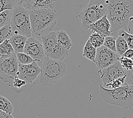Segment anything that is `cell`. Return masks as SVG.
I'll list each match as a JSON object with an SVG mask.
<instances>
[{
    "label": "cell",
    "instance_id": "obj_1",
    "mask_svg": "<svg viewBox=\"0 0 133 118\" xmlns=\"http://www.w3.org/2000/svg\"><path fill=\"white\" fill-rule=\"evenodd\" d=\"M107 17L111 26L112 33L128 30L129 21L133 17V1L111 0L107 1Z\"/></svg>",
    "mask_w": 133,
    "mask_h": 118
},
{
    "label": "cell",
    "instance_id": "obj_2",
    "mask_svg": "<svg viewBox=\"0 0 133 118\" xmlns=\"http://www.w3.org/2000/svg\"><path fill=\"white\" fill-rule=\"evenodd\" d=\"M32 33L42 36L51 33L57 23L58 14L54 9H43L30 12Z\"/></svg>",
    "mask_w": 133,
    "mask_h": 118
},
{
    "label": "cell",
    "instance_id": "obj_3",
    "mask_svg": "<svg viewBox=\"0 0 133 118\" xmlns=\"http://www.w3.org/2000/svg\"><path fill=\"white\" fill-rule=\"evenodd\" d=\"M100 94L107 103L125 109L133 107V85H123L115 89H107L100 84Z\"/></svg>",
    "mask_w": 133,
    "mask_h": 118
},
{
    "label": "cell",
    "instance_id": "obj_4",
    "mask_svg": "<svg viewBox=\"0 0 133 118\" xmlns=\"http://www.w3.org/2000/svg\"><path fill=\"white\" fill-rule=\"evenodd\" d=\"M41 69L40 83L44 86H50L66 74L67 65L64 61L46 57L44 60Z\"/></svg>",
    "mask_w": 133,
    "mask_h": 118
},
{
    "label": "cell",
    "instance_id": "obj_5",
    "mask_svg": "<svg viewBox=\"0 0 133 118\" xmlns=\"http://www.w3.org/2000/svg\"><path fill=\"white\" fill-rule=\"evenodd\" d=\"M107 1L91 0L79 13L78 17L81 20L82 27L89 30L91 25L107 15Z\"/></svg>",
    "mask_w": 133,
    "mask_h": 118
},
{
    "label": "cell",
    "instance_id": "obj_6",
    "mask_svg": "<svg viewBox=\"0 0 133 118\" xmlns=\"http://www.w3.org/2000/svg\"><path fill=\"white\" fill-rule=\"evenodd\" d=\"M10 26L12 35H21L27 38L31 37L30 12L19 5L15 6L11 10Z\"/></svg>",
    "mask_w": 133,
    "mask_h": 118
},
{
    "label": "cell",
    "instance_id": "obj_7",
    "mask_svg": "<svg viewBox=\"0 0 133 118\" xmlns=\"http://www.w3.org/2000/svg\"><path fill=\"white\" fill-rule=\"evenodd\" d=\"M45 55L47 57L63 61L69 55V51L65 49L58 41L57 32H51L41 36Z\"/></svg>",
    "mask_w": 133,
    "mask_h": 118
},
{
    "label": "cell",
    "instance_id": "obj_8",
    "mask_svg": "<svg viewBox=\"0 0 133 118\" xmlns=\"http://www.w3.org/2000/svg\"><path fill=\"white\" fill-rule=\"evenodd\" d=\"M19 63L16 53L0 58V79L9 87H13V82L17 77Z\"/></svg>",
    "mask_w": 133,
    "mask_h": 118
},
{
    "label": "cell",
    "instance_id": "obj_9",
    "mask_svg": "<svg viewBox=\"0 0 133 118\" xmlns=\"http://www.w3.org/2000/svg\"><path fill=\"white\" fill-rule=\"evenodd\" d=\"M119 57L121 56L116 52L103 46L96 49V55L94 62L99 70H101L118 61Z\"/></svg>",
    "mask_w": 133,
    "mask_h": 118
},
{
    "label": "cell",
    "instance_id": "obj_10",
    "mask_svg": "<svg viewBox=\"0 0 133 118\" xmlns=\"http://www.w3.org/2000/svg\"><path fill=\"white\" fill-rule=\"evenodd\" d=\"M98 73L100 75V78L104 86L126 74L125 70L118 61L105 69L99 70Z\"/></svg>",
    "mask_w": 133,
    "mask_h": 118
},
{
    "label": "cell",
    "instance_id": "obj_11",
    "mask_svg": "<svg viewBox=\"0 0 133 118\" xmlns=\"http://www.w3.org/2000/svg\"><path fill=\"white\" fill-rule=\"evenodd\" d=\"M41 68L38 65L36 61L28 65H22L19 64L17 77L26 81L27 84H31L37 79L41 73Z\"/></svg>",
    "mask_w": 133,
    "mask_h": 118
},
{
    "label": "cell",
    "instance_id": "obj_12",
    "mask_svg": "<svg viewBox=\"0 0 133 118\" xmlns=\"http://www.w3.org/2000/svg\"><path fill=\"white\" fill-rule=\"evenodd\" d=\"M24 53L27 54L34 61H40L45 56L43 44L34 37L28 38L24 47Z\"/></svg>",
    "mask_w": 133,
    "mask_h": 118
},
{
    "label": "cell",
    "instance_id": "obj_13",
    "mask_svg": "<svg viewBox=\"0 0 133 118\" xmlns=\"http://www.w3.org/2000/svg\"><path fill=\"white\" fill-rule=\"evenodd\" d=\"M55 2L52 0H25L19 1L18 5L30 12L43 9H53Z\"/></svg>",
    "mask_w": 133,
    "mask_h": 118
},
{
    "label": "cell",
    "instance_id": "obj_14",
    "mask_svg": "<svg viewBox=\"0 0 133 118\" xmlns=\"http://www.w3.org/2000/svg\"><path fill=\"white\" fill-rule=\"evenodd\" d=\"M111 26L108 20L107 15L101 18L100 20L96 22L95 23L91 24L90 26L89 30L93 33H96L106 38L112 35V32L110 31Z\"/></svg>",
    "mask_w": 133,
    "mask_h": 118
},
{
    "label": "cell",
    "instance_id": "obj_15",
    "mask_svg": "<svg viewBox=\"0 0 133 118\" xmlns=\"http://www.w3.org/2000/svg\"><path fill=\"white\" fill-rule=\"evenodd\" d=\"M28 38L21 35L14 34L10 38L9 41L15 53H23L24 47Z\"/></svg>",
    "mask_w": 133,
    "mask_h": 118
},
{
    "label": "cell",
    "instance_id": "obj_16",
    "mask_svg": "<svg viewBox=\"0 0 133 118\" xmlns=\"http://www.w3.org/2000/svg\"><path fill=\"white\" fill-rule=\"evenodd\" d=\"M58 41L61 46L69 51L72 47V41L65 31L60 30L57 32Z\"/></svg>",
    "mask_w": 133,
    "mask_h": 118
},
{
    "label": "cell",
    "instance_id": "obj_17",
    "mask_svg": "<svg viewBox=\"0 0 133 118\" xmlns=\"http://www.w3.org/2000/svg\"><path fill=\"white\" fill-rule=\"evenodd\" d=\"M96 55V49L91 44L89 40H87L83 48V56L89 60L94 61Z\"/></svg>",
    "mask_w": 133,
    "mask_h": 118
},
{
    "label": "cell",
    "instance_id": "obj_18",
    "mask_svg": "<svg viewBox=\"0 0 133 118\" xmlns=\"http://www.w3.org/2000/svg\"><path fill=\"white\" fill-rule=\"evenodd\" d=\"M116 53L119 56H122L123 54L129 49L127 41L121 36H118L116 38Z\"/></svg>",
    "mask_w": 133,
    "mask_h": 118
},
{
    "label": "cell",
    "instance_id": "obj_19",
    "mask_svg": "<svg viewBox=\"0 0 133 118\" xmlns=\"http://www.w3.org/2000/svg\"><path fill=\"white\" fill-rule=\"evenodd\" d=\"M15 51L9 39H6L0 44V58L15 53Z\"/></svg>",
    "mask_w": 133,
    "mask_h": 118
},
{
    "label": "cell",
    "instance_id": "obj_20",
    "mask_svg": "<svg viewBox=\"0 0 133 118\" xmlns=\"http://www.w3.org/2000/svg\"><path fill=\"white\" fill-rule=\"evenodd\" d=\"M88 40L92 46L97 49L104 45L105 38L96 33H92L90 36Z\"/></svg>",
    "mask_w": 133,
    "mask_h": 118
},
{
    "label": "cell",
    "instance_id": "obj_21",
    "mask_svg": "<svg viewBox=\"0 0 133 118\" xmlns=\"http://www.w3.org/2000/svg\"><path fill=\"white\" fill-rule=\"evenodd\" d=\"M0 110L10 115H11L14 111V107L11 103L7 98L2 95H0Z\"/></svg>",
    "mask_w": 133,
    "mask_h": 118
},
{
    "label": "cell",
    "instance_id": "obj_22",
    "mask_svg": "<svg viewBox=\"0 0 133 118\" xmlns=\"http://www.w3.org/2000/svg\"><path fill=\"white\" fill-rule=\"evenodd\" d=\"M11 10H7L0 13V30L10 24Z\"/></svg>",
    "mask_w": 133,
    "mask_h": 118
},
{
    "label": "cell",
    "instance_id": "obj_23",
    "mask_svg": "<svg viewBox=\"0 0 133 118\" xmlns=\"http://www.w3.org/2000/svg\"><path fill=\"white\" fill-rule=\"evenodd\" d=\"M19 1L14 0H0V13L7 10H12L18 5Z\"/></svg>",
    "mask_w": 133,
    "mask_h": 118
},
{
    "label": "cell",
    "instance_id": "obj_24",
    "mask_svg": "<svg viewBox=\"0 0 133 118\" xmlns=\"http://www.w3.org/2000/svg\"><path fill=\"white\" fill-rule=\"evenodd\" d=\"M118 61L125 72L132 71L133 70V59L123 56L119 57Z\"/></svg>",
    "mask_w": 133,
    "mask_h": 118
},
{
    "label": "cell",
    "instance_id": "obj_25",
    "mask_svg": "<svg viewBox=\"0 0 133 118\" xmlns=\"http://www.w3.org/2000/svg\"><path fill=\"white\" fill-rule=\"evenodd\" d=\"M17 59L18 63L22 65H28L32 64L34 60L31 57L25 53H16Z\"/></svg>",
    "mask_w": 133,
    "mask_h": 118
},
{
    "label": "cell",
    "instance_id": "obj_26",
    "mask_svg": "<svg viewBox=\"0 0 133 118\" xmlns=\"http://www.w3.org/2000/svg\"><path fill=\"white\" fill-rule=\"evenodd\" d=\"M12 35L10 24L0 30V44L6 39H9Z\"/></svg>",
    "mask_w": 133,
    "mask_h": 118
},
{
    "label": "cell",
    "instance_id": "obj_27",
    "mask_svg": "<svg viewBox=\"0 0 133 118\" xmlns=\"http://www.w3.org/2000/svg\"><path fill=\"white\" fill-rule=\"evenodd\" d=\"M126 76H127L126 74L125 76H123L122 77H120L118 79H116V80L112 82L111 83H110V84L105 86L104 88L107 89H110V90H112V89H115L122 86H123V84L125 83Z\"/></svg>",
    "mask_w": 133,
    "mask_h": 118
},
{
    "label": "cell",
    "instance_id": "obj_28",
    "mask_svg": "<svg viewBox=\"0 0 133 118\" xmlns=\"http://www.w3.org/2000/svg\"><path fill=\"white\" fill-rule=\"evenodd\" d=\"M116 38L113 36H107L105 38L104 46L107 48L111 50L112 51L116 52Z\"/></svg>",
    "mask_w": 133,
    "mask_h": 118
},
{
    "label": "cell",
    "instance_id": "obj_29",
    "mask_svg": "<svg viewBox=\"0 0 133 118\" xmlns=\"http://www.w3.org/2000/svg\"><path fill=\"white\" fill-rule=\"evenodd\" d=\"M118 36H121L122 38H124L127 41L128 44L129 49H133V35L129 34L127 32H126L125 30H121L118 31Z\"/></svg>",
    "mask_w": 133,
    "mask_h": 118
},
{
    "label": "cell",
    "instance_id": "obj_30",
    "mask_svg": "<svg viewBox=\"0 0 133 118\" xmlns=\"http://www.w3.org/2000/svg\"><path fill=\"white\" fill-rule=\"evenodd\" d=\"M27 84L26 81L19 78L18 77L15 78L13 82V88L16 89H20L25 85Z\"/></svg>",
    "mask_w": 133,
    "mask_h": 118
},
{
    "label": "cell",
    "instance_id": "obj_31",
    "mask_svg": "<svg viewBox=\"0 0 133 118\" xmlns=\"http://www.w3.org/2000/svg\"><path fill=\"white\" fill-rule=\"evenodd\" d=\"M125 72L126 76H126L125 83L129 85H133V70L132 71Z\"/></svg>",
    "mask_w": 133,
    "mask_h": 118
},
{
    "label": "cell",
    "instance_id": "obj_32",
    "mask_svg": "<svg viewBox=\"0 0 133 118\" xmlns=\"http://www.w3.org/2000/svg\"><path fill=\"white\" fill-rule=\"evenodd\" d=\"M128 30L129 31V34L132 35H133V17H131L129 21L128 27Z\"/></svg>",
    "mask_w": 133,
    "mask_h": 118
},
{
    "label": "cell",
    "instance_id": "obj_33",
    "mask_svg": "<svg viewBox=\"0 0 133 118\" xmlns=\"http://www.w3.org/2000/svg\"><path fill=\"white\" fill-rule=\"evenodd\" d=\"M122 56L127 57L129 59H133V49H129L127 51L123 54Z\"/></svg>",
    "mask_w": 133,
    "mask_h": 118
},
{
    "label": "cell",
    "instance_id": "obj_34",
    "mask_svg": "<svg viewBox=\"0 0 133 118\" xmlns=\"http://www.w3.org/2000/svg\"><path fill=\"white\" fill-rule=\"evenodd\" d=\"M0 118H14L11 115L8 114L0 110Z\"/></svg>",
    "mask_w": 133,
    "mask_h": 118
},
{
    "label": "cell",
    "instance_id": "obj_35",
    "mask_svg": "<svg viewBox=\"0 0 133 118\" xmlns=\"http://www.w3.org/2000/svg\"><path fill=\"white\" fill-rule=\"evenodd\" d=\"M123 118H126V117H123Z\"/></svg>",
    "mask_w": 133,
    "mask_h": 118
}]
</instances>
